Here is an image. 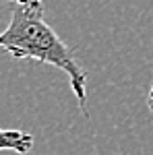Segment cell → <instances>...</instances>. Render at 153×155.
<instances>
[{"mask_svg": "<svg viewBox=\"0 0 153 155\" xmlns=\"http://www.w3.org/2000/svg\"><path fill=\"white\" fill-rule=\"evenodd\" d=\"M11 21L0 31V50L17 60L50 64L68 77L79 107H87V71L79 64L72 48L44 19L42 0H8Z\"/></svg>", "mask_w": 153, "mask_h": 155, "instance_id": "1", "label": "cell"}, {"mask_svg": "<svg viewBox=\"0 0 153 155\" xmlns=\"http://www.w3.org/2000/svg\"><path fill=\"white\" fill-rule=\"evenodd\" d=\"M33 149V137L17 128H0V151L25 155Z\"/></svg>", "mask_w": 153, "mask_h": 155, "instance_id": "2", "label": "cell"}, {"mask_svg": "<svg viewBox=\"0 0 153 155\" xmlns=\"http://www.w3.org/2000/svg\"><path fill=\"white\" fill-rule=\"evenodd\" d=\"M147 104H149V110L153 112V83H151V89H149V97H147Z\"/></svg>", "mask_w": 153, "mask_h": 155, "instance_id": "3", "label": "cell"}]
</instances>
